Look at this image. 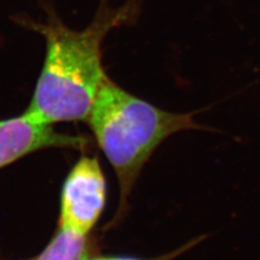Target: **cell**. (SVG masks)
I'll list each match as a JSON object with an SVG mask.
<instances>
[{"mask_svg": "<svg viewBox=\"0 0 260 260\" xmlns=\"http://www.w3.org/2000/svg\"><path fill=\"white\" fill-rule=\"evenodd\" d=\"M139 0L113 8L101 0L92 22L83 30L69 28L51 14L45 23H31L46 42L43 70L29 107L24 112L39 123L87 120L101 87L109 77L102 64V44L114 28L129 24Z\"/></svg>", "mask_w": 260, "mask_h": 260, "instance_id": "1", "label": "cell"}, {"mask_svg": "<svg viewBox=\"0 0 260 260\" xmlns=\"http://www.w3.org/2000/svg\"><path fill=\"white\" fill-rule=\"evenodd\" d=\"M93 260H142V259H135V258H125V257H110V258H98Z\"/></svg>", "mask_w": 260, "mask_h": 260, "instance_id": "6", "label": "cell"}, {"mask_svg": "<svg viewBox=\"0 0 260 260\" xmlns=\"http://www.w3.org/2000/svg\"><path fill=\"white\" fill-rule=\"evenodd\" d=\"M105 199L107 183L99 160L83 156L63 184L60 228L86 237L99 220Z\"/></svg>", "mask_w": 260, "mask_h": 260, "instance_id": "3", "label": "cell"}, {"mask_svg": "<svg viewBox=\"0 0 260 260\" xmlns=\"http://www.w3.org/2000/svg\"><path fill=\"white\" fill-rule=\"evenodd\" d=\"M84 138L56 133L52 125L39 123L23 113L0 119V168L46 148H79Z\"/></svg>", "mask_w": 260, "mask_h": 260, "instance_id": "4", "label": "cell"}, {"mask_svg": "<svg viewBox=\"0 0 260 260\" xmlns=\"http://www.w3.org/2000/svg\"><path fill=\"white\" fill-rule=\"evenodd\" d=\"M195 113L161 110L119 87L110 78L98 93L88 125L118 179L119 214L141 169L167 138L183 130L201 129Z\"/></svg>", "mask_w": 260, "mask_h": 260, "instance_id": "2", "label": "cell"}, {"mask_svg": "<svg viewBox=\"0 0 260 260\" xmlns=\"http://www.w3.org/2000/svg\"><path fill=\"white\" fill-rule=\"evenodd\" d=\"M36 260H87L86 237L60 228Z\"/></svg>", "mask_w": 260, "mask_h": 260, "instance_id": "5", "label": "cell"}]
</instances>
